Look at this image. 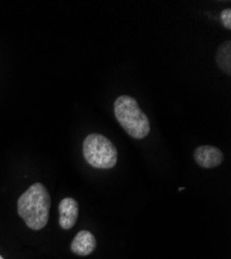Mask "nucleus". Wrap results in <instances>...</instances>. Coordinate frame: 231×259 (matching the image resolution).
<instances>
[{"label": "nucleus", "instance_id": "obj_6", "mask_svg": "<svg viewBox=\"0 0 231 259\" xmlns=\"http://www.w3.org/2000/svg\"><path fill=\"white\" fill-rule=\"evenodd\" d=\"M97 248L95 235L88 230L79 231L71 244V250L78 256H87Z\"/></svg>", "mask_w": 231, "mask_h": 259}, {"label": "nucleus", "instance_id": "obj_2", "mask_svg": "<svg viewBox=\"0 0 231 259\" xmlns=\"http://www.w3.org/2000/svg\"><path fill=\"white\" fill-rule=\"evenodd\" d=\"M114 115L121 127L134 139H144L151 133L149 117L130 96H120L115 100Z\"/></svg>", "mask_w": 231, "mask_h": 259}, {"label": "nucleus", "instance_id": "obj_7", "mask_svg": "<svg viewBox=\"0 0 231 259\" xmlns=\"http://www.w3.org/2000/svg\"><path fill=\"white\" fill-rule=\"evenodd\" d=\"M216 60L219 68L227 75L231 74V41L226 40L218 48Z\"/></svg>", "mask_w": 231, "mask_h": 259}, {"label": "nucleus", "instance_id": "obj_10", "mask_svg": "<svg viewBox=\"0 0 231 259\" xmlns=\"http://www.w3.org/2000/svg\"><path fill=\"white\" fill-rule=\"evenodd\" d=\"M0 259H5V258H4L2 255H0Z\"/></svg>", "mask_w": 231, "mask_h": 259}, {"label": "nucleus", "instance_id": "obj_5", "mask_svg": "<svg viewBox=\"0 0 231 259\" xmlns=\"http://www.w3.org/2000/svg\"><path fill=\"white\" fill-rule=\"evenodd\" d=\"M59 210V226L69 230L73 228L77 222L79 214V205L78 202L71 197L64 198L58 205Z\"/></svg>", "mask_w": 231, "mask_h": 259}, {"label": "nucleus", "instance_id": "obj_3", "mask_svg": "<svg viewBox=\"0 0 231 259\" xmlns=\"http://www.w3.org/2000/svg\"><path fill=\"white\" fill-rule=\"evenodd\" d=\"M83 156L94 168L110 169L116 165L118 153L107 137L93 133L83 141Z\"/></svg>", "mask_w": 231, "mask_h": 259}, {"label": "nucleus", "instance_id": "obj_4", "mask_svg": "<svg viewBox=\"0 0 231 259\" xmlns=\"http://www.w3.org/2000/svg\"><path fill=\"white\" fill-rule=\"evenodd\" d=\"M196 163L205 169L218 167L222 164L224 156L222 150L213 145H200L194 152Z\"/></svg>", "mask_w": 231, "mask_h": 259}, {"label": "nucleus", "instance_id": "obj_1", "mask_svg": "<svg viewBox=\"0 0 231 259\" xmlns=\"http://www.w3.org/2000/svg\"><path fill=\"white\" fill-rule=\"evenodd\" d=\"M18 214L27 227L32 230L43 229L48 221L51 208V197L47 188L40 183L29 187L17 202Z\"/></svg>", "mask_w": 231, "mask_h": 259}, {"label": "nucleus", "instance_id": "obj_8", "mask_svg": "<svg viewBox=\"0 0 231 259\" xmlns=\"http://www.w3.org/2000/svg\"><path fill=\"white\" fill-rule=\"evenodd\" d=\"M221 21L225 28L231 29V10L226 9L221 13Z\"/></svg>", "mask_w": 231, "mask_h": 259}, {"label": "nucleus", "instance_id": "obj_9", "mask_svg": "<svg viewBox=\"0 0 231 259\" xmlns=\"http://www.w3.org/2000/svg\"><path fill=\"white\" fill-rule=\"evenodd\" d=\"M178 190H179V191H182V190H184V188H182V187H181V188H179Z\"/></svg>", "mask_w": 231, "mask_h": 259}]
</instances>
